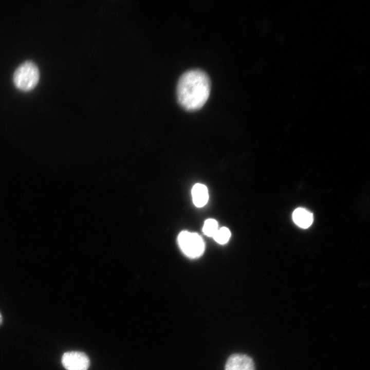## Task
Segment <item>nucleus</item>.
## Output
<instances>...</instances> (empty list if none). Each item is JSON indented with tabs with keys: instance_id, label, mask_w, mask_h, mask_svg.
Listing matches in <instances>:
<instances>
[{
	"instance_id": "obj_5",
	"label": "nucleus",
	"mask_w": 370,
	"mask_h": 370,
	"mask_svg": "<svg viewBox=\"0 0 370 370\" xmlns=\"http://www.w3.org/2000/svg\"><path fill=\"white\" fill-rule=\"evenodd\" d=\"M225 370H255V366L253 360L249 356L234 354L228 358Z\"/></svg>"
},
{
	"instance_id": "obj_2",
	"label": "nucleus",
	"mask_w": 370,
	"mask_h": 370,
	"mask_svg": "<svg viewBox=\"0 0 370 370\" xmlns=\"http://www.w3.org/2000/svg\"><path fill=\"white\" fill-rule=\"evenodd\" d=\"M40 72L37 66L31 61L22 63L15 70L13 76V83L18 89L29 91L37 85Z\"/></svg>"
},
{
	"instance_id": "obj_7",
	"label": "nucleus",
	"mask_w": 370,
	"mask_h": 370,
	"mask_svg": "<svg viewBox=\"0 0 370 370\" xmlns=\"http://www.w3.org/2000/svg\"><path fill=\"white\" fill-rule=\"evenodd\" d=\"M192 196L195 206L198 208L204 206L209 199L207 187L201 183H196L192 188Z\"/></svg>"
},
{
	"instance_id": "obj_10",
	"label": "nucleus",
	"mask_w": 370,
	"mask_h": 370,
	"mask_svg": "<svg viewBox=\"0 0 370 370\" xmlns=\"http://www.w3.org/2000/svg\"><path fill=\"white\" fill-rule=\"evenodd\" d=\"M2 322H3V318H2V314L0 312V325L2 324Z\"/></svg>"
},
{
	"instance_id": "obj_4",
	"label": "nucleus",
	"mask_w": 370,
	"mask_h": 370,
	"mask_svg": "<svg viewBox=\"0 0 370 370\" xmlns=\"http://www.w3.org/2000/svg\"><path fill=\"white\" fill-rule=\"evenodd\" d=\"M62 364L67 370H87L90 365L88 356L79 351L65 353L62 357Z\"/></svg>"
},
{
	"instance_id": "obj_6",
	"label": "nucleus",
	"mask_w": 370,
	"mask_h": 370,
	"mask_svg": "<svg viewBox=\"0 0 370 370\" xmlns=\"http://www.w3.org/2000/svg\"><path fill=\"white\" fill-rule=\"evenodd\" d=\"M292 219L295 224L302 228L310 227L313 220V214L302 208H297L293 211Z\"/></svg>"
},
{
	"instance_id": "obj_3",
	"label": "nucleus",
	"mask_w": 370,
	"mask_h": 370,
	"mask_svg": "<svg viewBox=\"0 0 370 370\" xmlns=\"http://www.w3.org/2000/svg\"><path fill=\"white\" fill-rule=\"evenodd\" d=\"M179 245L183 253L190 257H197L203 252L205 245L197 233L183 231L178 237Z\"/></svg>"
},
{
	"instance_id": "obj_9",
	"label": "nucleus",
	"mask_w": 370,
	"mask_h": 370,
	"mask_svg": "<svg viewBox=\"0 0 370 370\" xmlns=\"http://www.w3.org/2000/svg\"><path fill=\"white\" fill-rule=\"evenodd\" d=\"M231 236L230 230L226 227H223L216 231L213 237L220 244L226 243Z\"/></svg>"
},
{
	"instance_id": "obj_1",
	"label": "nucleus",
	"mask_w": 370,
	"mask_h": 370,
	"mask_svg": "<svg viewBox=\"0 0 370 370\" xmlns=\"http://www.w3.org/2000/svg\"><path fill=\"white\" fill-rule=\"evenodd\" d=\"M210 90L211 81L204 71L198 69L188 70L178 82V102L187 110H197L207 101Z\"/></svg>"
},
{
	"instance_id": "obj_8",
	"label": "nucleus",
	"mask_w": 370,
	"mask_h": 370,
	"mask_svg": "<svg viewBox=\"0 0 370 370\" xmlns=\"http://www.w3.org/2000/svg\"><path fill=\"white\" fill-rule=\"evenodd\" d=\"M202 230L206 235L213 237L218 230L217 222L214 219H207L204 223Z\"/></svg>"
}]
</instances>
